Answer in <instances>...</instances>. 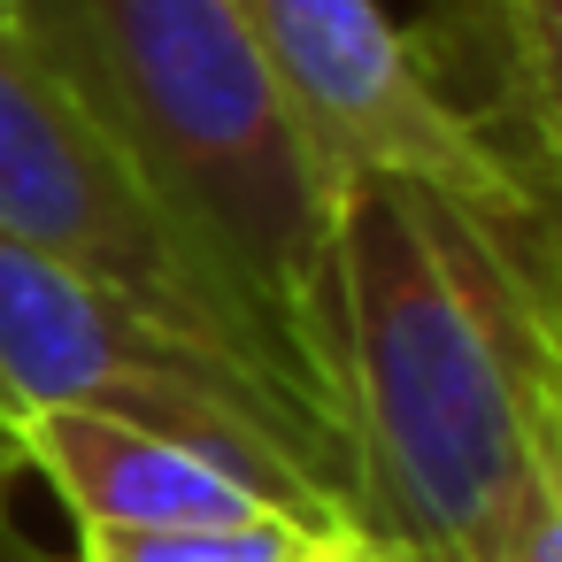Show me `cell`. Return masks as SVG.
Listing matches in <instances>:
<instances>
[{"instance_id": "cell-11", "label": "cell", "mask_w": 562, "mask_h": 562, "mask_svg": "<svg viewBox=\"0 0 562 562\" xmlns=\"http://www.w3.org/2000/svg\"><path fill=\"white\" fill-rule=\"evenodd\" d=\"M0 40H16V0H0Z\"/></svg>"}, {"instance_id": "cell-12", "label": "cell", "mask_w": 562, "mask_h": 562, "mask_svg": "<svg viewBox=\"0 0 562 562\" xmlns=\"http://www.w3.org/2000/svg\"><path fill=\"white\" fill-rule=\"evenodd\" d=\"M0 416H16V408H9V401H0Z\"/></svg>"}, {"instance_id": "cell-10", "label": "cell", "mask_w": 562, "mask_h": 562, "mask_svg": "<svg viewBox=\"0 0 562 562\" xmlns=\"http://www.w3.org/2000/svg\"><path fill=\"white\" fill-rule=\"evenodd\" d=\"M0 562H55V554H40L32 539H16V524H0Z\"/></svg>"}, {"instance_id": "cell-6", "label": "cell", "mask_w": 562, "mask_h": 562, "mask_svg": "<svg viewBox=\"0 0 562 562\" xmlns=\"http://www.w3.org/2000/svg\"><path fill=\"white\" fill-rule=\"evenodd\" d=\"M16 447H24V470H40L55 485V501L70 508L78 531H162V524L285 516L247 477H232L224 462H209V454H193L178 439H155V431H132V424H101V416H16Z\"/></svg>"}, {"instance_id": "cell-8", "label": "cell", "mask_w": 562, "mask_h": 562, "mask_svg": "<svg viewBox=\"0 0 562 562\" xmlns=\"http://www.w3.org/2000/svg\"><path fill=\"white\" fill-rule=\"evenodd\" d=\"M24 470V447H16V416H0V524H9V477Z\"/></svg>"}, {"instance_id": "cell-7", "label": "cell", "mask_w": 562, "mask_h": 562, "mask_svg": "<svg viewBox=\"0 0 562 562\" xmlns=\"http://www.w3.org/2000/svg\"><path fill=\"white\" fill-rule=\"evenodd\" d=\"M347 531H316L293 516H247V524H162V531H78L70 562H308L339 547Z\"/></svg>"}, {"instance_id": "cell-3", "label": "cell", "mask_w": 562, "mask_h": 562, "mask_svg": "<svg viewBox=\"0 0 562 562\" xmlns=\"http://www.w3.org/2000/svg\"><path fill=\"white\" fill-rule=\"evenodd\" d=\"M0 401L16 416H101L178 439L247 477L270 508L362 539L347 447L308 408L9 232H0Z\"/></svg>"}, {"instance_id": "cell-4", "label": "cell", "mask_w": 562, "mask_h": 562, "mask_svg": "<svg viewBox=\"0 0 562 562\" xmlns=\"http://www.w3.org/2000/svg\"><path fill=\"white\" fill-rule=\"evenodd\" d=\"M247 47L285 93L293 124L347 178H416L485 224L501 247L554 262V209L524 193L424 86L408 32L378 0H232Z\"/></svg>"}, {"instance_id": "cell-5", "label": "cell", "mask_w": 562, "mask_h": 562, "mask_svg": "<svg viewBox=\"0 0 562 562\" xmlns=\"http://www.w3.org/2000/svg\"><path fill=\"white\" fill-rule=\"evenodd\" d=\"M0 232L109 293H124L132 308L162 316L170 331L247 362L255 378H270L247 324L232 316L224 285L162 224V209L139 193L124 155L93 132V116L70 101V86L24 40H0Z\"/></svg>"}, {"instance_id": "cell-9", "label": "cell", "mask_w": 562, "mask_h": 562, "mask_svg": "<svg viewBox=\"0 0 562 562\" xmlns=\"http://www.w3.org/2000/svg\"><path fill=\"white\" fill-rule=\"evenodd\" d=\"M308 562H393V554H378V547H362V539H339V547H324V554H308Z\"/></svg>"}, {"instance_id": "cell-2", "label": "cell", "mask_w": 562, "mask_h": 562, "mask_svg": "<svg viewBox=\"0 0 562 562\" xmlns=\"http://www.w3.org/2000/svg\"><path fill=\"white\" fill-rule=\"evenodd\" d=\"M16 40L70 86L162 224L224 285L278 393L339 439L324 393L339 178L293 124L232 0H16Z\"/></svg>"}, {"instance_id": "cell-1", "label": "cell", "mask_w": 562, "mask_h": 562, "mask_svg": "<svg viewBox=\"0 0 562 562\" xmlns=\"http://www.w3.org/2000/svg\"><path fill=\"white\" fill-rule=\"evenodd\" d=\"M324 393L355 531L393 562H501L562 501L554 262L416 178H347L324 255Z\"/></svg>"}]
</instances>
